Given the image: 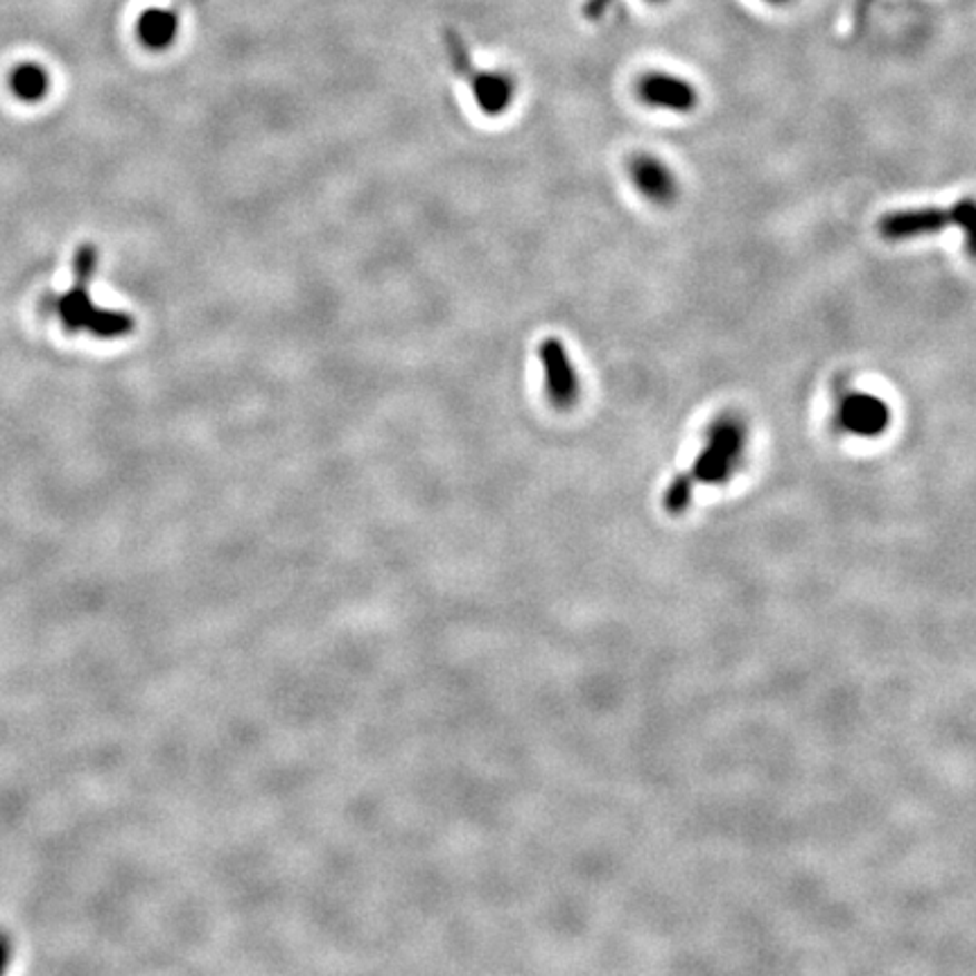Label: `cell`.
<instances>
[{
	"label": "cell",
	"instance_id": "obj_13",
	"mask_svg": "<svg viewBox=\"0 0 976 976\" xmlns=\"http://www.w3.org/2000/svg\"><path fill=\"white\" fill-rule=\"evenodd\" d=\"M6 960H8V947H6V940L0 938V969H3Z\"/></svg>",
	"mask_w": 976,
	"mask_h": 976
},
{
	"label": "cell",
	"instance_id": "obj_9",
	"mask_svg": "<svg viewBox=\"0 0 976 976\" xmlns=\"http://www.w3.org/2000/svg\"><path fill=\"white\" fill-rule=\"evenodd\" d=\"M177 32H179V19L175 12L147 10L138 19V37L152 50L168 48L177 39Z\"/></svg>",
	"mask_w": 976,
	"mask_h": 976
},
{
	"label": "cell",
	"instance_id": "obj_10",
	"mask_svg": "<svg viewBox=\"0 0 976 976\" xmlns=\"http://www.w3.org/2000/svg\"><path fill=\"white\" fill-rule=\"evenodd\" d=\"M12 91L21 100H41L48 91V75L41 66L23 63L12 72Z\"/></svg>",
	"mask_w": 976,
	"mask_h": 976
},
{
	"label": "cell",
	"instance_id": "obj_3",
	"mask_svg": "<svg viewBox=\"0 0 976 976\" xmlns=\"http://www.w3.org/2000/svg\"><path fill=\"white\" fill-rule=\"evenodd\" d=\"M445 48H447V57L450 63H453L455 72L460 78L466 80V85L473 91V98L480 107L482 114L486 116H502L504 111H509L513 98H515V82L511 75L502 72V70H484L477 68L464 46V41L460 39V34L455 32H445Z\"/></svg>",
	"mask_w": 976,
	"mask_h": 976
},
{
	"label": "cell",
	"instance_id": "obj_8",
	"mask_svg": "<svg viewBox=\"0 0 976 976\" xmlns=\"http://www.w3.org/2000/svg\"><path fill=\"white\" fill-rule=\"evenodd\" d=\"M638 96L644 105L673 114H690L699 105L694 85L667 72H647L638 82Z\"/></svg>",
	"mask_w": 976,
	"mask_h": 976
},
{
	"label": "cell",
	"instance_id": "obj_2",
	"mask_svg": "<svg viewBox=\"0 0 976 976\" xmlns=\"http://www.w3.org/2000/svg\"><path fill=\"white\" fill-rule=\"evenodd\" d=\"M748 432L746 423L735 414H721L708 430L706 445L701 447L694 466L686 473L692 484H723L741 464Z\"/></svg>",
	"mask_w": 976,
	"mask_h": 976
},
{
	"label": "cell",
	"instance_id": "obj_6",
	"mask_svg": "<svg viewBox=\"0 0 976 976\" xmlns=\"http://www.w3.org/2000/svg\"><path fill=\"white\" fill-rule=\"evenodd\" d=\"M841 430L859 438H877L890 425V407L875 394L850 392L837 412Z\"/></svg>",
	"mask_w": 976,
	"mask_h": 976
},
{
	"label": "cell",
	"instance_id": "obj_11",
	"mask_svg": "<svg viewBox=\"0 0 976 976\" xmlns=\"http://www.w3.org/2000/svg\"><path fill=\"white\" fill-rule=\"evenodd\" d=\"M954 215H956L954 227H958L963 231L967 256L972 260H976V199L974 197L958 199L954 204Z\"/></svg>",
	"mask_w": 976,
	"mask_h": 976
},
{
	"label": "cell",
	"instance_id": "obj_5",
	"mask_svg": "<svg viewBox=\"0 0 976 976\" xmlns=\"http://www.w3.org/2000/svg\"><path fill=\"white\" fill-rule=\"evenodd\" d=\"M954 221H956L954 206H949V208H938V206L903 208V210L886 213L877 221V231L888 243H903V240H916V238L940 234L947 227H954Z\"/></svg>",
	"mask_w": 976,
	"mask_h": 976
},
{
	"label": "cell",
	"instance_id": "obj_4",
	"mask_svg": "<svg viewBox=\"0 0 976 976\" xmlns=\"http://www.w3.org/2000/svg\"><path fill=\"white\" fill-rule=\"evenodd\" d=\"M539 359L543 366L545 394L556 410H570L581 394V381L574 362L559 337H548L539 344Z\"/></svg>",
	"mask_w": 976,
	"mask_h": 976
},
{
	"label": "cell",
	"instance_id": "obj_7",
	"mask_svg": "<svg viewBox=\"0 0 976 976\" xmlns=\"http://www.w3.org/2000/svg\"><path fill=\"white\" fill-rule=\"evenodd\" d=\"M627 168L631 184L647 201L655 206H669L679 199V177H676V172L662 159L653 155H635L629 159Z\"/></svg>",
	"mask_w": 976,
	"mask_h": 976
},
{
	"label": "cell",
	"instance_id": "obj_14",
	"mask_svg": "<svg viewBox=\"0 0 976 976\" xmlns=\"http://www.w3.org/2000/svg\"><path fill=\"white\" fill-rule=\"evenodd\" d=\"M767 3H771V6H787L789 0H767Z\"/></svg>",
	"mask_w": 976,
	"mask_h": 976
},
{
	"label": "cell",
	"instance_id": "obj_15",
	"mask_svg": "<svg viewBox=\"0 0 976 976\" xmlns=\"http://www.w3.org/2000/svg\"><path fill=\"white\" fill-rule=\"evenodd\" d=\"M649 3H662V0H649Z\"/></svg>",
	"mask_w": 976,
	"mask_h": 976
},
{
	"label": "cell",
	"instance_id": "obj_1",
	"mask_svg": "<svg viewBox=\"0 0 976 976\" xmlns=\"http://www.w3.org/2000/svg\"><path fill=\"white\" fill-rule=\"evenodd\" d=\"M96 263H98V252L93 247H82L78 256H75V276H78V283H75V287H70L68 294L57 296L52 306L59 319L63 322V326L72 333L89 331L96 337H105V339L129 335L134 331V319L129 315L102 310L89 298L87 285L93 278Z\"/></svg>",
	"mask_w": 976,
	"mask_h": 976
},
{
	"label": "cell",
	"instance_id": "obj_12",
	"mask_svg": "<svg viewBox=\"0 0 976 976\" xmlns=\"http://www.w3.org/2000/svg\"><path fill=\"white\" fill-rule=\"evenodd\" d=\"M609 6H611V0H588V6H585V17H588L590 21H597L599 17H602V14L607 12Z\"/></svg>",
	"mask_w": 976,
	"mask_h": 976
}]
</instances>
